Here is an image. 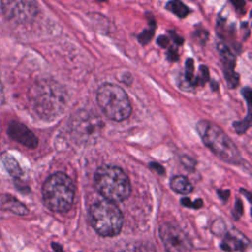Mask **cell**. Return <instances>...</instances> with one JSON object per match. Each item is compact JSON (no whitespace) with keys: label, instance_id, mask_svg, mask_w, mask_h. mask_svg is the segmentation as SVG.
Wrapping results in <instances>:
<instances>
[{"label":"cell","instance_id":"cell-25","mask_svg":"<svg viewBox=\"0 0 252 252\" xmlns=\"http://www.w3.org/2000/svg\"><path fill=\"white\" fill-rule=\"evenodd\" d=\"M3 100V85L0 80V102Z\"/></svg>","mask_w":252,"mask_h":252},{"label":"cell","instance_id":"cell-11","mask_svg":"<svg viewBox=\"0 0 252 252\" xmlns=\"http://www.w3.org/2000/svg\"><path fill=\"white\" fill-rule=\"evenodd\" d=\"M218 49L222 61L224 75L227 81L229 88H234L238 84V75L234 72L235 59L233 54L227 48V46L223 43H220L218 45Z\"/></svg>","mask_w":252,"mask_h":252},{"label":"cell","instance_id":"cell-13","mask_svg":"<svg viewBox=\"0 0 252 252\" xmlns=\"http://www.w3.org/2000/svg\"><path fill=\"white\" fill-rule=\"evenodd\" d=\"M170 187L174 192L182 195H187L191 193L193 190L191 182L185 176L182 175L173 176L170 181Z\"/></svg>","mask_w":252,"mask_h":252},{"label":"cell","instance_id":"cell-16","mask_svg":"<svg viewBox=\"0 0 252 252\" xmlns=\"http://www.w3.org/2000/svg\"><path fill=\"white\" fill-rule=\"evenodd\" d=\"M166 9L169 10L171 13H173L174 15H176L179 18L186 17L190 12L188 7L180 1H170V2H168L166 4Z\"/></svg>","mask_w":252,"mask_h":252},{"label":"cell","instance_id":"cell-1","mask_svg":"<svg viewBox=\"0 0 252 252\" xmlns=\"http://www.w3.org/2000/svg\"><path fill=\"white\" fill-rule=\"evenodd\" d=\"M94 185L104 200L112 203L126 200L131 193V184L127 174L115 165L98 167L94 176Z\"/></svg>","mask_w":252,"mask_h":252},{"label":"cell","instance_id":"cell-6","mask_svg":"<svg viewBox=\"0 0 252 252\" xmlns=\"http://www.w3.org/2000/svg\"><path fill=\"white\" fill-rule=\"evenodd\" d=\"M96 100L101 111L111 120L123 121L131 114L132 107L127 94L115 84L101 85L97 90Z\"/></svg>","mask_w":252,"mask_h":252},{"label":"cell","instance_id":"cell-9","mask_svg":"<svg viewBox=\"0 0 252 252\" xmlns=\"http://www.w3.org/2000/svg\"><path fill=\"white\" fill-rule=\"evenodd\" d=\"M2 8L5 16L10 20L27 21L34 15L35 7L33 2H3Z\"/></svg>","mask_w":252,"mask_h":252},{"label":"cell","instance_id":"cell-12","mask_svg":"<svg viewBox=\"0 0 252 252\" xmlns=\"http://www.w3.org/2000/svg\"><path fill=\"white\" fill-rule=\"evenodd\" d=\"M249 244V240L245 235L236 229L228 230L222 238L220 247L227 252L243 250Z\"/></svg>","mask_w":252,"mask_h":252},{"label":"cell","instance_id":"cell-8","mask_svg":"<svg viewBox=\"0 0 252 252\" xmlns=\"http://www.w3.org/2000/svg\"><path fill=\"white\" fill-rule=\"evenodd\" d=\"M158 232L166 252H192L191 240L177 224L164 222Z\"/></svg>","mask_w":252,"mask_h":252},{"label":"cell","instance_id":"cell-4","mask_svg":"<svg viewBox=\"0 0 252 252\" xmlns=\"http://www.w3.org/2000/svg\"><path fill=\"white\" fill-rule=\"evenodd\" d=\"M74 196V183L66 173H53L43 183L42 199L44 205L53 212H67L73 204Z\"/></svg>","mask_w":252,"mask_h":252},{"label":"cell","instance_id":"cell-22","mask_svg":"<svg viewBox=\"0 0 252 252\" xmlns=\"http://www.w3.org/2000/svg\"><path fill=\"white\" fill-rule=\"evenodd\" d=\"M170 35H171V37L173 38V40H174V42L175 43H177V44H181L182 42H183V38L182 37H180V36H178L174 32H170Z\"/></svg>","mask_w":252,"mask_h":252},{"label":"cell","instance_id":"cell-15","mask_svg":"<svg viewBox=\"0 0 252 252\" xmlns=\"http://www.w3.org/2000/svg\"><path fill=\"white\" fill-rule=\"evenodd\" d=\"M2 161L4 163L6 170L9 172V174L11 176L17 178L22 175V173H23L22 168L20 167L18 161L12 155H10L8 153H4L2 155Z\"/></svg>","mask_w":252,"mask_h":252},{"label":"cell","instance_id":"cell-20","mask_svg":"<svg viewBox=\"0 0 252 252\" xmlns=\"http://www.w3.org/2000/svg\"><path fill=\"white\" fill-rule=\"evenodd\" d=\"M167 57H168V59H169L170 61H175V60H177V58H178V53H177L176 49L173 48V47L169 48V50H168V52H167Z\"/></svg>","mask_w":252,"mask_h":252},{"label":"cell","instance_id":"cell-23","mask_svg":"<svg viewBox=\"0 0 252 252\" xmlns=\"http://www.w3.org/2000/svg\"><path fill=\"white\" fill-rule=\"evenodd\" d=\"M150 166L152 167V168H156L157 170H158L159 169V172H160V174H162L163 173V171H164V168L160 165V164H158V163H156V162H153V163H151L150 164Z\"/></svg>","mask_w":252,"mask_h":252},{"label":"cell","instance_id":"cell-3","mask_svg":"<svg viewBox=\"0 0 252 252\" xmlns=\"http://www.w3.org/2000/svg\"><path fill=\"white\" fill-rule=\"evenodd\" d=\"M34 111L41 117L53 118L66 106V92L55 82L41 81L31 94Z\"/></svg>","mask_w":252,"mask_h":252},{"label":"cell","instance_id":"cell-19","mask_svg":"<svg viewBox=\"0 0 252 252\" xmlns=\"http://www.w3.org/2000/svg\"><path fill=\"white\" fill-rule=\"evenodd\" d=\"M181 203L183 206L185 207H189V208H193V209H198V208H201L203 206V202L202 200H196L194 202H192L190 199L188 198H183L181 200Z\"/></svg>","mask_w":252,"mask_h":252},{"label":"cell","instance_id":"cell-2","mask_svg":"<svg viewBox=\"0 0 252 252\" xmlns=\"http://www.w3.org/2000/svg\"><path fill=\"white\" fill-rule=\"evenodd\" d=\"M196 129L204 144L220 159L236 164L241 161V155L233 141L217 124L200 120Z\"/></svg>","mask_w":252,"mask_h":252},{"label":"cell","instance_id":"cell-7","mask_svg":"<svg viewBox=\"0 0 252 252\" xmlns=\"http://www.w3.org/2000/svg\"><path fill=\"white\" fill-rule=\"evenodd\" d=\"M103 125V121L95 112L86 109L74 112L68 124L72 138L82 144L95 142L100 136Z\"/></svg>","mask_w":252,"mask_h":252},{"label":"cell","instance_id":"cell-24","mask_svg":"<svg viewBox=\"0 0 252 252\" xmlns=\"http://www.w3.org/2000/svg\"><path fill=\"white\" fill-rule=\"evenodd\" d=\"M52 246L54 247V250L57 251V252H62V249H61V246L58 245L57 243H52Z\"/></svg>","mask_w":252,"mask_h":252},{"label":"cell","instance_id":"cell-21","mask_svg":"<svg viewBox=\"0 0 252 252\" xmlns=\"http://www.w3.org/2000/svg\"><path fill=\"white\" fill-rule=\"evenodd\" d=\"M158 43L161 47L165 48V47L168 45V43H169V39H168L166 36H164V35H160V36L158 37Z\"/></svg>","mask_w":252,"mask_h":252},{"label":"cell","instance_id":"cell-17","mask_svg":"<svg viewBox=\"0 0 252 252\" xmlns=\"http://www.w3.org/2000/svg\"><path fill=\"white\" fill-rule=\"evenodd\" d=\"M249 126H250V115H249V114H248V116H247L246 118H244L243 120L237 121V122H234V123H233V128H234V130H235L237 133H239V134L245 132V131L249 128Z\"/></svg>","mask_w":252,"mask_h":252},{"label":"cell","instance_id":"cell-14","mask_svg":"<svg viewBox=\"0 0 252 252\" xmlns=\"http://www.w3.org/2000/svg\"><path fill=\"white\" fill-rule=\"evenodd\" d=\"M1 205H2V208L4 210L11 211V212H13L14 214H17V215L24 216V215H27L28 212H29L27 207L24 204H22L17 199H15L14 197L9 196V195H6L2 199Z\"/></svg>","mask_w":252,"mask_h":252},{"label":"cell","instance_id":"cell-10","mask_svg":"<svg viewBox=\"0 0 252 252\" xmlns=\"http://www.w3.org/2000/svg\"><path fill=\"white\" fill-rule=\"evenodd\" d=\"M8 135L14 141L30 149H34L38 145V140L35 135L23 123L17 121L10 123L8 127Z\"/></svg>","mask_w":252,"mask_h":252},{"label":"cell","instance_id":"cell-5","mask_svg":"<svg viewBox=\"0 0 252 252\" xmlns=\"http://www.w3.org/2000/svg\"><path fill=\"white\" fill-rule=\"evenodd\" d=\"M89 219L93 228L101 236L117 235L123 226V215L115 203L101 200L90 207Z\"/></svg>","mask_w":252,"mask_h":252},{"label":"cell","instance_id":"cell-18","mask_svg":"<svg viewBox=\"0 0 252 252\" xmlns=\"http://www.w3.org/2000/svg\"><path fill=\"white\" fill-rule=\"evenodd\" d=\"M153 34H154V28H153V29H150V28H149V29L145 30V31L139 35V41H140L141 43H143V44H146L147 42H149V41L151 40Z\"/></svg>","mask_w":252,"mask_h":252}]
</instances>
